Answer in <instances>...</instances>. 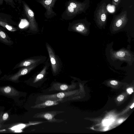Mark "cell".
Here are the masks:
<instances>
[{
    "label": "cell",
    "mask_w": 134,
    "mask_h": 134,
    "mask_svg": "<svg viewBox=\"0 0 134 134\" xmlns=\"http://www.w3.org/2000/svg\"><path fill=\"white\" fill-rule=\"evenodd\" d=\"M111 57L113 60H118L127 62L129 64L133 61V55L127 49L123 48L117 51H110Z\"/></svg>",
    "instance_id": "obj_1"
},
{
    "label": "cell",
    "mask_w": 134,
    "mask_h": 134,
    "mask_svg": "<svg viewBox=\"0 0 134 134\" xmlns=\"http://www.w3.org/2000/svg\"><path fill=\"white\" fill-rule=\"evenodd\" d=\"M75 93V91H63L54 94L41 95L38 97L37 99L43 102L48 100H54L59 99L65 100L72 96Z\"/></svg>",
    "instance_id": "obj_2"
},
{
    "label": "cell",
    "mask_w": 134,
    "mask_h": 134,
    "mask_svg": "<svg viewBox=\"0 0 134 134\" xmlns=\"http://www.w3.org/2000/svg\"><path fill=\"white\" fill-rule=\"evenodd\" d=\"M64 111H53L43 112L35 114L33 117L45 119L47 122L52 123H60L64 121L62 119H56L55 116L58 114L63 113Z\"/></svg>",
    "instance_id": "obj_3"
},
{
    "label": "cell",
    "mask_w": 134,
    "mask_h": 134,
    "mask_svg": "<svg viewBox=\"0 0 134 134\" xmlns=\"http://www.w3.org/2000/svg\"><path fill=\"white\" fill-rule=\"evenodd\" d=\"M128 19L126 11L117 16L114 20L111 28L113 32H116L123 28L127 23Z\"/></svg>",
    "instance_id": "obj_4"
},
{
    "label": "cell",
    "mask_w": 134,
    "mask_h": 134,
    "mask_svg": "<svg viewBox=\"0 0 134 134\" xmlns=\"http://www.w3.org/2000/svg\"><path fill=\"white\" fill-rule=\"evenodd\" d=\"M46 47L49 57L53 75H55L59 72L60 68L59 62L51 47L47 43Z\"/></svg>",
    "instance_id": "obj_5"
},
{
    "label": "cell",
    "mask_w": 134,
    "mask_h": 134,
    "mask_svg": "<svg viewBox=\"0 0 134 134\" xmlns=\"http://www.w3.org/2000/svg\"><path fill=\"white\" fill-rule=\"evenodd\" d=\"M107 14L106 5L104 3L99 7L96 14V22L100 27H102L105 24Z\"/></svg>",
    "instance_id": "obj_6"
},
{
    "label": "cell",
    "mask_w": 134,
    "mask_h": 134,
    "mask_svg": "<svg viewBox=\"0 0 134 134\" xmlns=\"http://www.w3.org/2000/svg\"><path fill=\"white\" fill-rule=\"evenodd\" d=\"M45 57L34 58L24 60L16 64L13 70L22 67H27L34 64H41L45 60Z\"/></svg>",
    "instance_id": "obj_7"
},
{
    "label": "cell",
    "mask_w": 134,
    "mask_h": 134,
    "mask_svg": "<svg viewBox=\"0 0 134 134\" xmlns=\"http://www.w3.org/2000/svg\"><path fill=\"white\" fill-rule=\"evenodd\" d=\"M72 85L56 82L53 83L49 90V91H70L73 87Z\"/></svg>",
    "instance_id": "obj_8"
},
{
    "label": "cell",
    "mask_w": 134,
    "mask_h": 134,
    "mask_svg": "<svg viewBox=\"0 0 134 134\" xmlns=\"http://www.w3.org/2000/svg\"><path fill=\"white\" fill-rule=\"evenodd\" d=\"M64 100H66L64 99H59L55 100H47L42 103L37 104L32 106V108L34 109H37L44 108L46 107L57 105L60 103L62 102Z\"/></svg>",
    "instance_id": "obj_9"
},
{
    "label": "cell",
    "mask_w": 134,
    "mask_h": 134,
    "mask_svg": "<svg viewBox=\"0 0 134 134\" xmlns=\"http://www.w3.org/2000/svg\"><path fill=\"white\" fill-rule=\"evenodd\" d=\"M39 64H34L28 66L24 67L19 70L17 72L12 76L10 79L13 80H16L19 77L27 74Z\"/></svg>",
    "instance_id": "obj_10"
},
{
    "label": "cell",
    "mask_w": 134,
    "mask_h": 134,
    "mask_svg": "<svg viewBox=\"0 0 134 134\" xmlns=\"http://www.w3.org/2000/svg\"><path fill=\"white\" fill-rule=\"evenodd\" d=\"M73 30L85 36L88 35L90 33L89 29L85 25L82 23H79L74 26Z\"/></svg>",
    "instance_id": "obj_11"
},
{
    "label": "cell",
    "mask_w": 134,
    "mask_h": 134,
    "mask_svg": "<svg viewBox=\"0 0 134 134\" xmlns=\"http://www.w3.org/2000/svg\"><path fill=\"white\" fill-rule=\"evenodd\" d=\"M0 42L8 46H11L13 44L11 38L5 31L0 28Z\"/></svg>",
    "instance_id": "obj_12"
},
{
    "label": "cell",
    "mask_w": 134,
    "mask_h": 134,
    "mask_svg": "<svg viewBox=\"0 0 134 134\" xmlns=\"http://www.w3.org/2000/svg\"><path fill=\"white\" fill-rule=\"evenodd\" d=\"M49 64L48 62H47L43 68L34 78L33 82L36 83L41 81L45 76L47 71L48 69Z\"/></svg>",
    "instance_id": "obj_13"
},
{
    "label": "cell",
    "mask_w": 134,
    "mask_h": 134,
    "mask_svg": "<svg viewBox=\"0 0 134 134\" xmlns=\"http://www.w3.org/2000/svg\"><path fill=\"white\" fill-rule=\"evenodd\" d=\"M0 26L12 32L16 31L18 30L17 28L12 26L9 23L1 20H0Z\"/></svg>",
    "instance_id": "obj_14"
},
{
    "label": "cell",
    "mask_w": 134,
    "mask_h": 134,
    "mask_svg": "<svg viewBox=\"0 0 134 134\" xmlns=\"http://www.w3.org/2000/svg\"><path fill=\"white\" fill-rule=\"evenodd\" d=\"M29 24L27 21L25 19H22L19 24V27L21 28H23L28 25Z\"/></svg>",
    "instance_id": "obj_15"
},
{
    "label": "cell",
    "mask_w": 134,
    "mask_h": 134,
    "mask_svg": "<svg viewBox=\"0 0 134 134\" xmlns=\"http://www.w3.org/2000/svg\"><path fill=\"white\" fill-rule=\"evenodd\" d=\"M11 91V88L9 86H7L5 87L4 89V92L6 93H9Z\"/></svg>",
    "instance_id": "obj_16"
},
{
    "label": "cell",
    "mask_w": 134,
    "mask_h": 134,
    "mask_svg": "<svg viewBox=\"0 0 134 134\" xmlns=\"http://www.w3.org/2000/svg\"><path fill=\"white\" fill-rule=\"evenodd\" d=\"M121 0H113V4L117 6L120 2Z\"/></svg>",
    "instance_id": "obj_17"
},
{
    "label": "cell",
    "mask_w": 134,
    "mask_h": 134,
    "mask_svg": "<svg viewBox=\"0 0 134 134\" xmlns=\"http://www.w3.org/2000/svg\"><path fill=\"white\" fill-rule=\"evenodd\" d=\"M124 98V96L122 95H120L117 98V100L119 102L123 100Z\"/></svg>",
    "instance_id": "obj_18"
},
{
    "label": "cell",
    "mask_w": 134,
    "mask_h": 134,
    "mask_svg": "<svg viewBox=\"0 0 134 134\" xmlns=\"http://www.w3.org/2000/svg\"><path fill=\"white\" fill-rule=\"evenodd\" d=\"M8 114L7 113H5L4 114L3 116V120H6L8 118Z\"/></svg>",
    "instance_id": "obj_19"
},
{
    "label": "cell",
    "mask_w": 134,
    "mask_h": 134,
    "mask_svg": "<svg viewBox=\"0 0 134 134\" xmlns=\"http://www.w3.org/2000/svg\"><path fill=\"white\" fill-rule=\"evenodd\" d=\"M68 11L70 12L73 13L74 12V8H72L70 5H69L68 7Z\"/></svg>",
    "instance_id": "obj_20"
},
{
    "label": "cell",
    "mask_w": 134,
    "mask_h": 134,
    "mask_svg": "<svg viewBox=\"0 0 134 134\" xmlns=\"http://www.w3.org/2000/svg\"><path fill=\"white\" fill-rule=\"evenodd\" d=\"M110 83L111 84L114 85H116L118 83L117 81L115 80H112L111 81H110Z\"/></svg>",
    "instance_id": "obj_21"
},
{
    "label": "cell",
    "mask_w": 134,
    "mask_h": 134,
    "mask_svg": "<svg viewBox=\"0 0 134 134\" xmlns=\"http://www.w3.org/2000/svg\"><path fill=\"white\" fill-rule=\"evenodd\" d=\"M52 1V0H46L44 3L46 5H49L50 4Z\"/></svg>",
    "instance_id": "obj_22"
},
{
    "label": "cell",
    "mask_w": 134,
    "mask_h": 134,
    "mask_svg": "<svg viewBox=\"0 0 134 134\" xmlns=\"http://www.w3.org/2000/svg\"><path fill=\"white\" fill-rule=\"evenodd\" d=\"M129 94H131L133 92L132 89V88H129L127 90Z\"/></svg>",
    "instance_id": "obj_23"
},
{
    "label": "cell",
    "mask_w": 134,
    "mask_h": 134,
    "mask_svg": "<svg viewBox=\"0 0 134 134\" xmlns=\"http://www.w3.org/2000/svg\"><path fill=\"white\" fill-rule=\"evenodd\" d=\"M134 106V103L130 107V108H132Z\"/></svg>",
    "instance_id": "obj_24"
},
{
    "label": "cell",
    "mask_w": 134,
    "mask_h": 134,
    "mask_svg": "<svg viewBox=\"0 0 134 134\" xmlns=\"http://www.w3.org/2000/svg\"><path fill=\"white\" fill-rule=\"evenodd\" d=\"M122 120H121L120 121H119V123H120V122H122Z\"/></svg>",
    "instance_id": "obj_25"
},
{
    "label": "cell",
    "mask_w": 134,
    "mask_h": 134,
    "mask_svg": "<svg viewBox=\"0 0 134 134\" xmlns=\"http://www.w3.org/2000/svg\"><path fill=\"white\" fill-rule=\"evenodd\" d=\"M0 71H1V70H0Z\"/></svg>",
    "instance_id": "obj_26"
}]
</instances>
